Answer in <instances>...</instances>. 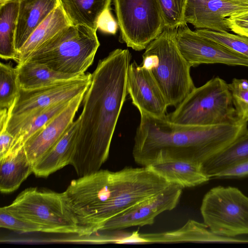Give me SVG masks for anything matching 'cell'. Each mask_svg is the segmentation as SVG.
<instances>
[{
    "mask_svg": "<svg viewBox=\"0 0 248 248\" xmlns=\"http://www.w3.org/2000/svg\"><path fill=\"white\" fill-rule=\"evenodd\" d=\"M131 55L117 48L100 60L91 74L83 100L75 151L70 165L78 176L99 170L107 160L111 140L128 94L127 74Z\"/></svg>",
    "mask_w": 248,
    "mask_h": 248,
    "instance_id": "1",
    "label": "cell"
},
{
    "mask_svg": "<svg viewBox=\"0 0 248 248\" xmlns=\"http://www.w3.org/2000/svg\"><path fill=\"white\" fill-rule=\"evenodd\" d=\"M171 184L148 167L99 170L73 180L62 192L77 220L79 236L101 231L110 219Z\"/></svg>",
    "mask_w": 248,
    "mask_h": 248,
    "instance_id": "2",
    "label": "cell"
},
{
    "mask_svg": "<svg viewBox=\"0 0 248 248\" xmlns=\"http://www.w3.org/2000/svg\"><path fill=\"white\" fill-rule=\"evenodd\" d=\"M140 113L132 155L135 162L142 167L166 159L187 160L202 166L247 128V123H241L181 124L170 122L167 117Z\"/></svg>",
    "mask_w": 248,
    "mask_h": 248,
    "instance_id": "3",
    "label": "cell"
},
{
    "mask_svg": "<svg viewBox=\"0 0 248 248\" xmlns=\"http://www.w3.org/2000/svg\"><path fill=\"white\" fill-rule=\"evenodd\" d=\"M177 30L165 27L146 47L141 63L151 73L168 106L176 107L195 87L190 75L191 66L177 46Z\"/></svg>",
    "mask_w": 248,
    "mask_h": 248,
    "instance_id": "4",
    "label": "cell"
},
{
    "mask_svg": "<svg viewBox=\"0 0 248 248\" xmlns=\"http://www.w3.org/2000/svg\"><path fill=\"white\" fill-rule=\"evenodd\" d=\"M99 46L96 31L70 25L41 45L25 62L44 64L61 73L82 75L92 64Z\"/></svg>",
    "mask_w": 248,
    "mask_h": 248,
    "instance_id": "5",
    "label": "cell"
},
{
    "mask_svg": "<svg viewBox=\"0 0 248 248\" xmlns=\"http://www.w3.org/2000/svg\"><path fill=\"white\" fill-rule=\"evenodd\" d=\"M166 117L172 123L186 125L241 123L236 116L228 84L218 77L195 87Z\"/></svg>",
    "mask_w": 248,
    "mask_h": 248,
    "instance_id": "6",
    "label": "cell"
},
{
    "mask_svg": "<svg viewBox=\"0 0 248 248\" xmlns=\"http://www.w3.org/2000/svg\"><path fill=\"white\" fill-rule=\"evenodd\" d=\"M4 207L15 216L37 225L41 232L79 234L77 220L62 193L29 187Z\"/></svg>",
    "mask_w": 248,
    "mask_h": 248,
    "instance_id": "7",
    "label": "cell"
},
{
    "mask_svg": "<svg viewBox=\"0 0 248 248\" xmlns=\"http://www.w3.org/2000/svg\"><path fill=\"white\" fill-rule=\"evenodd\" d=\"M200 211L203 223L217 234L231 238L248 234V197L237 188L211 189L203 197Z\"/></svg>",
    "mask_w": 248,
    "mask_h": 248,
    "instance_id": "8",
    "label": "cell"
},
{
    "mask_svg": "<svg viewBox=\"0 0 248 248\" xmlns=\"http://www.w3.org/2000/svg\"><path fill=\"white\" fill-rule=\"evenodd\" d=\"M122 41L128 47L142 50L165 27L156 0H113Z\"/></svg>",
    "mask_w": 248,
    "mask_h": 248,
    "instance_id": "9",
    "label": "cell"
},
{
    "mask_svg": "<svg viewBox=\"0 0 248 248\" xmlns=\"http://www.w3.org/2000/svg\"><path fill=\"white\" fill-rule=\"evenodd\" d=\"M91 81V74L32 89H22L12 108L7 130L55 103L72 99L85 93Z\"/></svg>",
    "mask_w": 248,
    "mask_h": 248,
    "instance_id": "10",
    "label": "cell"
},
{
    "mask_svg": "<svg viewBox=\"0 0 248 248\" xmlns=\"http://www.w3.org/2000/svg\"><path fill=\"white\" fill-rule=\"evenodd\" d=\"M176 42L191 67L215 63L248 67V58L191 30L186 24L177 28Z\"/></svg>",
    "mask_w": 248,
    "mask_h": 248,
    "instance_id": "11",
    "label": "cell"
},
{
    "mask_svg": "<svg viewBox=\"0 0 248 248\" xmlns=\"http://www.w3.org/2000/svg\"><path fill=\"white\" fill-rule=\"evenodd\" d=\"M183 187L171 184L160 193L137 203L108 220L102 231H114L133 226L150 225L159 214L175 208Z\"/></svg>",
    "mask_w": 248,
    "mask_h": 248,
    "instance_id": "12",
    "label": "cell"
},
{
    "mask_svg": "<svg viewBox=\"0 0 248 248\" xmlns=\"http://www.w3.org/2000/svg\"><path fill=\"white\" fill-rule=\"evenodd\" d=\"M126 88L132 104L139 112L155 117H166V99L150 71L135 61L130 63L127 71Z\"/></svg>",
    "mask_w": 248,
    "mask_h": 248,
    "instance_id": "13",
    "label": "cell"
},
{
    "mask_svg": "<svg viewBox=\"0 0 248 248\" xmlns=\"http://www.w3.org/2000/svg\"><path fill=\"white\" fill-rule=\"evenodd\" d=\"M248 11V3L229 0H187L185 21L197 29L229 32L226 18Z\"/></svg>",
    "mask_w": 248,
    "mask_h": 248,
    "instance_id": "14",
    "label": "cell"
},
{
    "mask_svg": "<svg viewBox=\"0 0 248 248\" xmlns=\"http://www.w3.org/2000/svg\"><path fill=\"white\" fill-rule=\"evenodd\" d=\"M85 93L73 98L64 109L25 142L24 148L33 165L52 147L74 121Z\"/></svg>",
    "mask_w": 248,
    "mask_h": 248,
    "instance_id": "15",
    "label": "cell"
},
{
    "mask_svg": "<svg viewBox=\"0 0 248 248\" xmlns=\"http://www.w3.org/2000/svg\"><path fill=\"white\" fill-rule=\"evenodd\" d=\"M138 243H177L182 242L237 243L238 239L219 235L204 223L188 220L180 229L163 232L138 233Z\"/></svg>",
    "mask_w": 248,
    "mask_h": 248,
    "instance_id": "16",
    "label": "cell"
},
{
    "mask_svg": "<svg viewBox=\"0 0 248 248\" xmlns=\"http://www.w3.org/2000/svg\"><path fill=\"white\" fill-rule=\"evenodd\" d=\"M78 125V118L52 147L34 163L33 173L36 176L47 177L70 164L75 151Z\"/></svg>",
    "mask_w": 248,
    "mask_h": 248,
    "instance_id": "17",
    "label": "cell"
},
{
    "mask_svg": "<svg viewBox=\"0 0 248 248\" xmlns=\"http://www.w3.org/2000/svg\"><path fill=\"white\" fill-rule=\"evenodd\" d=\"M147 167L168 183L183 188L196 186L210 179L203 171L201 165L187 160L160 159Z\"/></svg>",
    "mask_w": 248,
    "mask_h": 248,
    "instance_id": "18",
    "label": "cell"
},
{
    "mask_svg": "<svg viewBox=\"0 0 248 248\" xmlns=\"http://www.w3.org/2000/svg\"><path fill=\"white\" fill-rule=\"evenodd\" d=\"M60 4L59 0H19L15 39L16 53L36 28Z\"/></svg>",
    "mask_w": 248,
    "mask_h": 248,
    "instance_id": "19",
    "label": "cell"
},
{
    "mask_svg": "<svg viewBox=\"0 0 248 248\" xmlns=\"http://www.w3.org/2000/svg\"><path fill=\"white\" fill-rule=\"evenodd\" d=\"M70 25L71 24L60 4L31 34L17 52L15 61L17 64L25 62L41 45Z\"/></svg>",
    "mask_w": 248,
    "mask_h": 248,
    "instance_id": "20",
    "label": "cell"
},
{
    "mask_svg": "<svg viewBox=\"0 0 248 248\" xmlns=\"http://www.w3.org/2000/svg\"><path fill=\"white\" fill-rule=\"evenodd\" d=\"M33 171L23 146L0 159V190L9 193L16 190Z\"/></svg>",
    "mask_w": 248,
    "mask_h": 248,
    "instance_id": "21",
    "label": "cell"
},
{
    "mask_svg": "<svg viewBox=\"0 0 248 248\" xmlns=\"http://www.w3.org/2000/svg\"><path fill=\"white\" fill-rule=\"evenodd\" d=\"M16 68L19 87L25 90L49 85L83 75L57 72L44 64L31 61L17 64Z\"/></svg>",
    "mask_w": 248,
    "mask_h": 248,
    "instance_id": "22",
    "label": "cell"
},
{
    "mask_svg": "<svg viewBox=\"0 0 248 248\" xmlns=\"http://www.w3.org/2000/svg\"><path fill=\"white\" fill-rule=\"evenodd\" d=\"M112 0H59L71 25H83L97 31V22L103 12L110 8Z\"/></svg>",
    "mask_w": 248,
    "mask_h": 248,
    "instance_id": "23",
    "label": "cell"
},
{
    "mask_svg": "<svg viewBox=\"0 0 248 248\" xmlns=\"http://www.w3.org/2000/svg\"><path fill=\"white\" fill-rule=\"evenodd\" d=\"M248 160V129L246 128L231 144L206 162L202 168L210 178L223 170Z\"/></svg>",
    "mask_w": 248,
    "mask_h": 248,
    "instance_id": "24",
    "label": "cell"
},
{
    "mask_svg": "<svg viewBox=\"0 0 248 248\" xmlns=\"http://www.w3.org/2000/svg\"><path fill=\"white\" fill-rule=\"evenodd\" d=\"M19 6V0L0 5V57L5 60L15 61L16 57L15 39Z\"/></svg>",
    "mask_w": 248,
    "mask_h": 248,
    "instance_id": "25",
    "label": "cell"
},
{
    "mask_svg": "<svg viewBox=\"0 0 248 248\" xmlns=\"http://www.w3.org/2000/svg\"><path fill=\"white\" fill-rule=\"evenodd\" d=\"M72 100L73 99L65 100L52 104L18 126L12 133L15 138V140L10 153L22 147L25 142L31 136L64 109Z\"/></svg>",
    "mask_w": 248,
    "mask_h": 248,
    "instance_id": "26",
    "label": "cell"
},
{
    "mask_svg": "<svg viewBox=\"0 0 248 248\" xmlns=\"http://www.w3.org/2000/svg\"><path fill=\"white\" fill-rule=\"evenodd\" d=\"M20 87L16 67L11 62L0 63V109H10L18 95Z\"/></svg>",
    "mask_w": 248,
    "mask_h": 248,
    "instance_id": "27",
    "label": "cell"
},
{
    "mask_svg": "<svg viewBox=\"0 0 248 248\" xmlns=\"http://www.w3.org/2000/svg\"><path fill=\"white\" fill-rule=\"evenodd\" d=\"M196 31L200 35L248 58V37L207 29H197Z\"/></svg>",
    "mask_w": 248,
    "mask_h": 248,
    "instance_id": "28",
    "label": "cell"
},
{
    "mask_svg": "<svg viewBox=\"0 0 248 248\" xmlns=\"http://www.w3.org/2000/svg\"><path fill=\"white\" fill-rule=\"evenodd\" d=\"M165 27L175 29L186 24L185 12L187 0H156Z\"/></svg>",
    "mask_w": 248,
    "mask_h": 248,
    "instance_id": "29",
    "label": "cell"
},
{
    "mask_svg": "<svg viewBox=\"0 0 248 248\" xmlns=\"http://www.w3.org/2000/svg\"><path fill=\"white\" fill-rule=\"evenodd\" d=\"M238 120L242 123L248 122V80L233 78L228 84Z\"/></svg>",
    "mask_w": 248,
    "mask_h": 248,
    "instance_id": "30",
    "label": "cell"
},
{
    "mask_svg": "<svg viewBox=\"0 0 248 248\" xmlns=\"http://www.w3.org/2000/svg\"><path fill=\"white\" fill-rule=\"evenodd\" d=\"M0 226L22 233L41 232L38 226L15 216L4 207L0 208Z\"/></svg>",
    "mask_w": 248,
    "mask_h": 248,
    "instance_id": "31",
    "label": "cell"
},
{
    "mask_svg": "<svg viewBox=\"0 0 248 248\" xmlns=\"http://www.w3.org/2000/svg\"><path fill=\"white\" fill-rule=\"evenodd\" d=\"M225 22L230 31L248 37V11L229 16Z\"/></svg>",
    "mask_w": 248,
    "mask_h": 248,
    "instance_id": "32",
    "label": "cell"
},
{
    "mask_svg": "<svg viewBox=\"0 0 248 248\" xmlns=\"http://www.w3.org/2000/svg\"><path fill=\"white\" fill-rule=\"evenodd\" d=\"M118 23L113 16L110 8L102 13L97 22V29L101 32L110 34H115L118 29Z\"/></svg>",
    "mask_w": 248,
    "mask_h": 248,
    "instance_id": "33",
    "label": "cell"
},
{
    "mask_svg": "<svg viewBox=\"0 0 248 248\" xmlns=\"http://www.w3.org/2000/svg\"><path fill=\"white\" fill-rule=\"evenodd\" d=\"M248 176V160L235 164L218 172L214 178H241Z\"/></svg>",
    "mask_w": 248,
    "mask_h": 248,
    "instance_id": "34",
    "label": "cell"
},
{
    "mask_svg": "<svg viewBox=\"0 0 248 248\" xmlns=\"http://www.w3.org/2000/svg\"><path fill=\"white\" fill-rule=\"evenodd\" d=\"M6 128L7 126L0 127V159L10 154L15 140V138Z\"/></svg>",
    "mask_w": 248,
    "mask_h": 248,
    "instance_id": "35",
    "label": "cell"
},
{
    "mask_svg": "<svg viewBox=\"0 0 248 248\" xmlns=\"http://www.w3.org/2000/svg\"><path fill=\"white\" fill-rule=\"evenodd\" d=\"M229 0L248 3V0Z\"/></svg>",
    "mask_w": 248,
    "mask_h": 248,
    "instance_id": "36",
    "label": "cell"
},
{
    "mask_svg": "<svg viewBox=\"0 0 248 248\" xmlns=\"http://www.w3.org/2000/svg\"><path fill=\"white\" fill-rule=\"evenodd\" d=\"M12 0H0V5H2L7 2H8L10 1H12Z\"/></svg>",
    "mask_w": 248,
    "mask_h": 248,
    "instance_id": "37",
    "label": "cell"
}]
</instances>
